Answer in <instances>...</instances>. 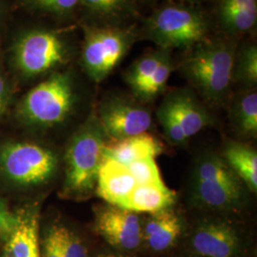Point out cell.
Segmentation results:
<instances>
[{
  "instance_id": "1",
  "label": "cell",
  "mask_w": 257,
  "mask_h": 257,
  "mask_svg": "<svg viewBox=\"0 0 257 257\" xmlns=\"http://www.w3.org/2000/svg\"><path fill=\"white\" fill-rule=\"evenodd\" d=\"M192 48L180 65L181 74L206 100L222 103L232 81L236 42L231 37H207Z\"/></svg>"
},
{
  "instance_id": "2",
  "label": "cell",
  "mask_w": 257,
  "mask_h": 257,
  "mask_svg": "<svg viewBox=\"0 0 257 257\" xmlns=\"http://www.w3.org/2000/svg\"><path fill=\"white\" fill-rule=\"evenodd\" d=\"M245 185L223 157L206 153L193 164L191 179L192 201L207 211L238 210L245 199Z\"/></svg>"
},
{
  "instance_id": "3",
  "label": "cell",
  "mask_w": 257,
  "mask_h": 257,
  "mask_svg": "<svg viewBox=\"0 0 257 257\" xmlns=\"http://www.w3.org/2000/svg\"><path fill=\"white\" fill-rule=\"evenodd\" d=\"M178 249L198 257H255L250 232L237 222L218 216L187 227Z\"/></svg>"
},
{
  "instance_id": "4",
  "label": "cell",
  "mask_w": 257,
  "mask_h": 257,
  "mask_svg": "<svg viewBox=\"0 0 257 257\" xmlns=\"http://www.w3.org/2000/svg\"><path fill=\"white\" fill-rule=\"evenodd\" d=\"M108 137L97 115H92L74 135L66 152L64 193L85 197L95 190Z\"/></svg>"
},
{
  "instance_id": "5",
  "label": "cell",
  "mask_w": 257,
  "mask_h": 257,
  "mask_svg": "<svg viewBox=\"0 0 257 257\" xmlns=\"http://www.w3.org/2000/svg\"><path fill=\"white\" fill-rule=\"evenodd\" d=\"M210 22L200 10L168 5L156 10L145 19L142 37L158 48H192L207 38Z\"/></svg>"
},
{
  "instance_id": "6",
  "label": "cell",
  "mask_w": 257,
  "mask_h": 257,
  "mask_svg": "<svg viewBox=\"0 0 257 257\" xmlns=\"http://www.w3.org/2000/svg\"><path fill=\"white\" fill-rule=\"evenodd\" d=\"M138 35L133 27L87 29L82 49L86 73L96 82L104 80L127 55Z\"/></svg>"
},
{
  "instance_id": "7",
  "label": "cell",
  "mask_w": 257,
  "mask_h": 257,
  "mask_svg": "<svg viewBox=\"0 0 257 257\" xmlns=\"http://www.w3.org/2000/svg\"><path fill=\"white\" fill-rule=\"evenodd\" d=\"M74 102L70 75L55 73L28 92L21 111L29 122L49 127L63 122L73 109Z\"/></svg>"
},
{
  "instance_id": "8",
  "label": "cell",
  "mask_w": 257,
  "mask_h": 257,
  "mask_svg": "<svg viewBox=\"0 0 257 257\" xmlns=\"http://www.w3.org/2000/svg\"><path fill=\"white\" fill-rule=\"evenodd\" d=\"M0 166L5 175L15 183L31 186L44 183L55 174V155L37 144L14 143L0 153Z\"/></svg>"
},
{
  "instance_id": "9",
  "label": "cell",
  "mask_w": 257,
  "mask_h": 257,
  "mask_svg": "<svg viewBox=\"0 0 257 257\" xmlns=\"http://www.w3.org/2000/svg\"><path fill=\"white\" fill-rule=\"evenodd\" d=\"M139 213L110 204L95 211L94 231L110 248L135 255L141 249L142 217Z\"/></svg>"
},
{
  "instance_id": "10",
  "label": "cell",
  "mask_w": 257,
  "mask_h": 257,
  "mask_svg": "<svg viewBox=\"0 0 257 257\" xmlns=\"http://www.w3.org/2000/svg\"><path fill=\"white\" fill-rule=\"evenodd\" d=\"M66 57L63 39L52 31H32L19 40L16 48V62L27 75L46 73L63 64Z\"/></svg>"
},
{
  "instance_id": "11",
  "label": "cell",
  "mask_w": 257,
  "mask_h": 257,
  "mask_svg": "<svg viewBox=\"0 0 257 257\" xmlns=\"http://www.w3.org/2000/svg\"><path fill=\"white\" fill-rule=\"evenodd\" d=\"M187 227L174 210L168 208L142 218L140 252L166 256L180 248Z\"/></svg>"
},
{
  "instance_id": "12",
  "label": "cell",
  "mask_w": 257,
  "mask_h": 257,
  "mask_svg": "<svg viewBox=\"0 0 257 257\" xmlns=\"http://www.w3.org/2000/svg\"><path fill=\"white\" fill-rule=\"evenodd\" d=\"M98 119L109 139H120L143 134L152 126L150 111L137 102L124 97H110L102 103Z\"/></svg>"
},
{
  "instance_id": "13",
  "label": "cell",
  "mask_w": 257,
  "mask_h": 257,
  "mask_svg": "<svg viewBox=\"0 0 257 257\" xmlns=\"http://www.w3.org/2000/svg\"><path fill=\"white\" fill-rule=\"evenodd\" d=\"M138 183L128 167L104 155L98 170L95 191L107 204L122 208Z\"/></svg>"
},
{
  "instance_id": "14",
  "label": "cell",
  "mask_w": 257,
  "mask_h": 257,
  "mask_svg": "<svg viewBox=\"0 0 257 257\" xmlns=\"http://www.w3.org/2000/svg\"><path fill=\"white\" fill-rule=\"evenodd\" d=\"M164 102L175 113L187 138L196 135L212 122L209 111L188 89L175 90L166 97Z\"/></svg>"
},
{
  "instance_id": "15",
  "label": "cell",
  "mask_w": 257,
  "mask_h": 257,
  "mask_svg": "<svg viewBox=\"0 0 257 257\" xmlns=\"http://www.w3.org/2000/svg\"><path fill=\"white\" fill-rule=\"evenodd\" d=\"M162 152L163 145L148 132L120 139H107L104 145V155L126 166L146 157H156Z\"/></svg>"
},
{
  "instance_id": "16",
  "label": "cell",
  "mask_w": 257,
  "mask_h": 257,
  "mask_svg": "<svg viewBox=\"0 0 257 257\" xmlns=\"http://www.w3.org/2000/svg\"><path fill=\"white\" fill-rule=\"evenodd\" d=\"M176 194L164 182L138 185L122 208L137 213H153L172 207Z\"/></svg>"
},
{
  "instance_id": "17",
  "label": "cell",
  "mask_w": 257,
  "mask_h": 257,
  "mask_svg": "<svg viewBox=\"0 0 257 257\" xmlns=\"http://www.w3.org/2000/svg\"><path fill=\"white\" fill-rule=\"evenodd\" d=\"M224 160L252 193L257 191V154L240 142H230L224 150Z\"/></svg>"
},
{
  "instance_id": "18",
  "label": "cell",
  "mask_w": 257,
  "mask_h": 257,
  "mask_svg": "<svg viewBox=\"0 0 257 257\" xmlns=\"http://www.w3.org/2000/svg\"><path fill=\"white\" fill-rule=\"evenodd\" d=\"M230 117L232 125L242 137L255 138L257 136V92L255 89L240 93L234 97Z\"/></svg>"
},
{
  "instance_id": "19",
  "label": "cell",
  "mask_w": 257,
  "mask_h": 257,
  "mask_svg": "<svg viewBox=\"0 0 257 257\" xmlns=\"http://www.w3.org/2000/svg\"><path fill=\"white\" fill-rule=\"evenodd\" d=\"M169 51L171 50L158 48L144 54L133 64L130 65L127 71L124 73V80L135 95L155 73L157 66Z\"/></svg>"
},
{
  "instance_id": "20",
  "label": "cell",
  "mask_w": 257,
  "mask_h": 257,
  "mask_svg": "<svg viewBox=\"0 0 257 257\" xmlns=\"http://www.w3.org/2000/svg\"><path fill=\"white\" fill-rule=\"evenodd\" d=\"M6 248L14 257H34L39 253L37 221L20 222L12 231Z\"/></svg>"
},
{
  "instance_id": "21",
  "label": "cell",
  "mask_w": 257,
  "mask_h": 257,
  "mask_svg": "<svg viewBox=\"0 0 257 257\" xmlns=\"http://www.w3.org/2000/svg\"><path fill=\"white\" fill-rule=\"evenodd\" d=\"M55 242L58 257H92L86 241L75 231L62 224L47 229Z\"/></svg>"
},
{
  "instance_id": "22",
  "label": "cell",
  "mask_w": 257,
  "mask_h": 257,
  "mask_svg": "<svg viewBox=\"0 0 257 257\" xmlns=\"http://www.w3.org/2000/svg\"><path fill=\"white\" fill-rule=\"evenodd\" d=\"M232 81H238L248 89L257 83V46L246 43L236 49L232 65Z\"/></svg>"
},
{
  "instance_id": "23",
  "label": "cell",
  "mask_w": 257,
  "mask_h": 257,
  "mask_svg": "<svg viewBox=\"0 0 257 257\" xmlns=\"http://www.w3.org/2000/svg\"><path fill=\"white\" fill-rule=\"evenodd\" d=\"M80 3L107 21H119L137 14V0H80Z\"/></svg>"
},
{
  "instance_id": "24",
  "label": "cell",
  "mask_w": 257,
  "mask_h": 257,
  "mask_svg": "<svg viewBox=\"0 0 257 257\" xmlns=\"http://www.w3.org/2000/svg\"><path fill=\"white\" fill-rule=\"evenodd\" d=\"M173 70L174 62L171 56V51H169L157 66L155 73L150 77L147 82L142 86L136 96L144 101L153 100L165 89L167 82L173 73Z\"/></svg>"
},
{
  "instance_id": "25",
  "label": "cell",
  "mask_w": 257,
  "mask_h": 257,
  "mask_svg": "<svg viewBox=\"0 0 257 257\" xmlns=\"http://www.w3.org/2000/svg\"><path fill=\"white\" fill-rule=\"evenodd\" d=\"M157 118L163 128L166 138L171 143L178 145L186 142L188 138H186L184 134L183 128L175 117L173 110L170 109V107L164 101L157 111Z\"/></svg>"
},
{
  "instance_id": "26",
  "label": "cell",
  "mask_w": 257,
  "mask_h": 257,
  "mask_svg": "<svg viewBox=\"0 0 257 257\" xmlns=\"http://www.w3.org/2000/svg\"><path fill=\"white\" fill-rule=\"evenodd\" d=\"M138 185L163 182L155 157H146L127 165Z\"/></svg>"
},
{
  "instance_id": "27",
  "label": "cell",
  "mask_w": 257,
  "mask_h": 257,
  "mask_svg": "<svg viewBox=\"0 0 257 257\" xmlns=\"http://www.w3.org/2000/svg\"><path fill=\"white\" fill-rule=\"evenodd\" d=\"M35 9L55 15H66L80 4V0H26Z\"/></svg>"
},
{
  "instance_id": "28",
  "label": "cell",
  "mask_w": 257,
  "mask_h": 257,
  "mask_svg": "<svg viewBox=\"0 0 257 257\" xmlns=\"http://www.w3.org/2000/svg\"><path fill=\"white\" fill-rule=\"evenodd\" d=\"M230 12H252L257 13V0H219L217 15Z\"/></svg>"
},
{
  "instance_id": "29",
  "label": "cell",
  "mask_w": 257,
  "mask_h": 257,
  "mask_svg": "<svg viewBox=\"0 0 257 257\" xmlns=\"http://www.w3.org/2000/svg\"><path fill=\"white\" fill-rule=\"evenodd\" d=\"M134 255L131 254H127V253H123L120 252L118 250H115L113 248H109L104 249V250H100L96 253H94L92 257H133Z\"/></svg>"
},
{
  "instance_id": "30",
  "label": "cell",
  "mask_w": 257,
  "mask_h": 257,
  "mask_svg": "<svg viewBox=\"0 0 257 257\" xmlns=\"http://www.w3.org/2000/svg\"><path fill=\"white\" fill-rule=\"evenodd\" d=\"M6 101V84L3 77L0 75V112L3 110Z\"/></svg>"
},
{
  "instance_id": "31",
  "label": "cell",
  "mask_w": 257,
  "mask_h": 257,
  "mask_svg": "<svg viewBox=\"0 0 257 257\" xmlns=\"http://www.w3.org/2000/svg\"><path fill=\"white\" fill-rule=\"evenodd\" d=\"M165 257H198L196 256V255H193V254H191V253H188V252H186V251H184V250H181V249H177V250H175V251H173V252H171L170 254H168V255H166Z\"/></svg>"
},
{
  "instance_id": "32",
  "label": "cell",
  "mask_w": 257,
  "mask_h": 257,
  "mask_svg": "<svg viewBox=\"0 0 257 257\" xmlns=\"http://www.w3.org/2000/svg\"><path fill=\"white\" fill-rule=\"evenodd\" d=\"M175 1H182V2H189V3H199L205 0H175Z\"/></svg>"
},
{
  "instance_id": "33",
  "label": "cell",
  "mask_w": 257,
  "mask_h": 257,
  "mask_svg": "<svg viewBox=\"0 0 257 257\" xmlns=\"http://www.w3.org/2000/svg\"><path fill=\"white\" fill-rule=\"evenodd\" d=\"M2 257H14L12 254H11V252H10L9 250L7 249V248H5V250H4V253H3V255Z\"/></svg>"
}]
</instances>
